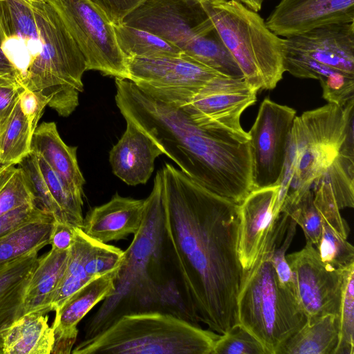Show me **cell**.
Instances as JSON below:
<instances>
[{
    "mask_svg": "<svg viewBox=\"0 0 354 354\" xmlns=\"http://www.w3.org/2000/svg\"><path fill=\"white\" fill-rule=\"evenodd\" d=\"M161 170L164 226L187 302L198 322L223 334L238 324L239 204L169 163Z\"/></svg>",
    "mask_w": 354,
    "mask_h": 354,
    "instance_id": "6da1fadb",
    "label": "cell"
},
{
    "mask_svg": "<svg viewBox=\"0 0 354 354\" xmlns=\"http://www.w3.org/2000/svg\"><path fill=\"white\" fill-rule=\"evenodd\" d=\"M115 102L125 120L148 135L185 174L209 191L239 204L254 189L249 139L198 126L127 79L115 78Z\"/></svg>",
    "mask_w": 354,
    "mask_h": 354,
    "instance_id": "7a4b0ae2",
    "label": "cell"
},
{
    "mask_svg": "<svg viewBox=\"0 0 354 354\" xmlns=\"http://www.w3.org/2000/svg\"><path fill=\"white\" fill-rule=\"evenodd\" d=\"M1 47L27 89L63 117L79 104L86 62L49 1L0 0Z\"/></svg>",
    "mask_w": 354,
    "mask_h": 354,
    "instance_id": "3957f363",
    "label": "cell"
},
{
    "mask_svg": "<svg viewBox=\"0 0 354 354\" xmlns=\"http://www.w3.org/2000/svg\"><path fill=\"white\" fill-rule=\"evenodd\" d=\"M114 292L87 321L84 339L101 333L120 317L149 311L198 323L187 302L164 226L163 178L159 170L145 199L138 231L124 251Z\"/></svg>",
    "mask_w": 354,
    "mask_h": 354,
    "instance_id": "277c9868",
    "label": "cell"
},
{
    "mask_svg": "<svg viewBox=\"0 0 354 354\" xmlns=\"http://www.w3.org/2000/svg\"><path fill=\"white\" fill-rule=\"evenodd\" d=\"M289 217L280 214L266 237L252 265L243 270L237 295L238 324L253 335L268 354L279 351L306 323L294 290L279 280L271 254Z\"/></svg>",
    "mask_w": 354,
    "mask_h": 354,
    "instance_id": "5b68a950",
    "label": "cell"
},
{
    "mask_svg": "<svg viewBox=\"0 0 354 354\" xmlns=\"http://www.w3.org/2000/svg\"><path fill=\"white\" fill-rule=\"evenodd\" d=\"M354 100L327 104L295 116L290 131L275 210L298 200L339 155L353 132Z\"/></svg>",
    "mask_w": 354,
    "mask_h": 354,
    "instance_id": "8992f818",
    "label": "cell"
},
{
    "mask_svg": "<svg viewBox=\"0 0 354 354\" xmlns=\"http://www.w3.org/2000/svg\"><path fill=\"white\" fill-rule=\"evenodd\" d=\"M220 336L170 313L125 315L95 336L84 339L73 354H212Z\"/></svg>",
    "mask_w": 354,
    "mask_h": 354,
    "instance_id": "52a82bcc",
    "label": "cell"
},
{
    "mask_svg": "<svg viewBox=\"0 0 354 354\" xmlns=\"http://www.w3.org/2000/svg\"><path fill=\"white\" fill-rule=\"evenodd\" d=\"M246 82L256 91L272 89L285 73L284 39L258 14L236 0H201Z\"/></svg>",
    "mask_w": 354,
    "mask_h": 354,
    "instance_id": "ba28073f",
    "label": "cell"
},
{
    "mask_svg": "<svg viewBox=\"0 0 354 354\" xmlns=\"http://www.w3.org/2000/svg\"><path fill=\"white\" fill-rule=\"evenodd\" d=\"M57 8L83 55L87 71L128 80L125 58L114 25L89 0H49Z\"/></svg>",
    "mask_w": 354,
    "mask_h": 354,
    "instance_id": "9c48e42d",
    "label": "cell"
},
{
    "mask_svg": "<svg viewBox=\"0 0 354 354\" xmlns=\"http://www.w3.org/2000/svg\"><path fill=\"white\" fill-rule=\"evenodd\" d=\"M125 62L129 80L155 99L179 108L220 74L183 54L154 58L126 57Z\"/></svg>",
    "mask_w": 354,
    "mask_h": 354,
    "instance_id": "30bf717a",
    "label": "cell"
},
{
    "mask_svg": "<svg viewBox=\"0 0 354 354\" xmlns=\"http://www.w3.org/2000/svg\"><path fill=\"white\" fill-rule=\"evenodd\" d=\"M295 116V109L268 98L261 104L248 133L254 189L279 185Z\"/></svg>",
    "mask_w": 354,
    "mask_h": 354,
    "instance_id": "8fae6325",
    "label": "cell"
},
{
    "mask_svg": "<svg viewBox=\"0 0 354 354\" xmlns=\"http://www.w3.org/2000/svg\"><path fill=\"white\" fill-rule=\"evenodd\" d=\"M296 295L307 323L332 314L339 317L348 269H333L321 260L313 245L307 243L299 251L286 254Z\"/></svg>",
    "mask_w": 354,
    "mask_h": 354,
    "instance_id": "7c38bea8",
    "label": "cell"
},
{
    "mask_svg": "<svg viewBox=\"0 0 354 354\" xmlns=\"http://www.w3.org/2000/svg\"><path fill=\"white\" fill-rule=\"evenodd\" d=\"M257 92L244 79L218 74L180 108L202 128L250 139L240 119L242 113L257 101Z\"/></svg>",
    "mask_w": 354,
    "mask_h": 354,
    "instance_id": "4fadbf2b",
    "label": "cell"
},
{
    "mask_svg": "<svg viewBox=\"0 0 354 354\" xmlns=\"http://www.w3.org/2000/svg\"><path fill=\"white\" fill-rule=\"evenodd\" d=\"M120 24L149 32L182 52L214 27L201 0H145Z\"/></svg>",
    "mask_w": 354,
    "mask_h": 354,
    "instance_id": "5bb4252c",
    "label": "cell"
},
{
    "mask_svg": "<svg viewBox=\"0 0 354 354\" xmlns=\"http://www.w3.org/2000/svg\"><path fill=\"white\" fill-rule=\"evenodd\" d=\"M284 50L354 75V22L325 24L284 38Z\"/></svg>",
    "mask_w": 354,
    "mask_h": 354,
    "instance_id": "9a60e30c",
    "label": "cell"
},
{
    "mask_svg": "<svg viewBox=\"0 0 354 354\" xmlns=\"http://www.w3.org/2000/svg\"><path fill=\"white\" fill-rule=\"evenodd\" d=\"M354 22V0H281L266 20L275 35L288 38L334 23Z\"/></svg>",
    "mask_w": 354,
    "mask_h": 354,
    "instance_id": "2e32d148",
    "label": "cell"
},
{
    "mask_svg": "<svg viewBox=\"0 0 354 354\" xmlns=\"http://www.w3.org/2000/svg\"><path fill=\"white\" fill-rule=\"evenodd\" d=\"M279 187L278 185L253 189L239 204L238 253L243 270L255 261L279 216L275 212Z\"/></svg>",
    "mask_w": 354,
    "mask_h": 354,
    "instance_id": "e0dca14e",
    "label": "cell"
},
{
    "mask_svg": "<svg viewBox=\"0 0 354 354\" xmlns=\"http://www.w3.org/2000/svg\"><path fill=\"white\" fill-rule=\"evenodd\" d=\"M118 270L88 281L55 313L51 326L55 337L52 353H71L78 334L77 324L95 305L114 292Z\"/></svg>",
    "mask_w": 354,
    "mask_h": 354,
    "instance_id": "ac0fdd59",
    "label": "cell"
},
{
    "mask_svg": "<svg viewBox=\"0 0 354 354\" xmlns=\"http://www.w3.org/2000/svg\"><path fill=\"white\" fill-rule=\"evenodd\" d=\"M144 209L145 199L123 197L116 193L109 202L87 212L81 229L101 243L122 240L138 231Z\"/></svg>",
    "mask_w": 354,
    "mask_h": 354,
    "instance_id": "d6986e66",
    "label": "cell"
},
{
    "mask_svg": "<svg viewBox=\"0 0 354 354\" xmlns=\"http://www.w3.org/2000/svg\"><path fill=\"white\" fill-rule=\"evenodd\" d=\"M124 133L109 153L113 173L129 185L145 184L156 158L163 154L156 143L133 122L126 120Z\"/></svg>",
    "mask_w": 354,
    "mask_h": 354,
    "instance_id": "ffe728a7",
    "label": "cell"
},
{
    "mask_svg": "<svg viewBox=\"0 0 354 354\" xmlns=\"http://www.w3.org/2000/svg\"><path fill=\"white\" fill-rule=\"evenodd\" d=\"M77 149L64 143L54 122L41 123L32 133L31 151L41 156L73 192L83 196L85 180L78 165Z\"/></svg>",
    "mask_w": 354,
    "mask_h": 354,
    "instance_id": "44dd1931",
    "label": "cell"
},
{
    "mask_svg": "<svg viewBox=\"0 0 354 354\" xmlns=\"http://www.w3.org/2000/svg\"><path fill=\"white\" fill-rule=\"evenodd\" d=\"M69 250L58 251L51 248L37 258L26 288L23 315L30 313L47 314L51 311V301L65 272Z\"/></svg>",
    "mask_w": 354,
    "mask_h": 354,
    "instance_id": "7402d4cb",
    "label": "cell"
},
{
    "mask_svg": "<svg viewBox=\"0 0 354 354\" xmlns=\"http://www.w3.org/2000/svg\"><path fill=\"white\" fill-rule=\"evenodd\" d=\"M37 258L38 252L34 251L0 268V354L3 331L23 315L26 288Z\"/></svg>",
    "mask_w": 354,
    "mask_h": 354,
    "instance_id": "603a6c76",
    "label": "cell"
},
{
    "mask_svg": "<svg viewBox=\"0 0 354 354\" xmlns=\"http://www.w3.org/2000/svg\"><path fill=\"white\" fill-rule=\"evenodd\" d=\"M285 72L299 78L318 80L323 97L328 103L341 106L354 97V75L335 70L304 55L284 50Z\"/></svg>",
    "mask_w": 354,
    "mask_h": 354,
    "instance_id": "cb8c5ba5",
    "label": "cell"
},
{
    "mask_svg": "<svg viewBox=\"0 0 354 354\" xmlns=\"http://www.w3.org/2000/svg\"><path fill=\"white\" fill-rule=\"evenodd\" d=\"M46 314L21 315L2 334L3 354H50L54 346L53 328Z\"/></svg>",
    "mask_w": 354,
    "mask_h": 354,
    "instance_id": "d4e9b609",
    "label": "cell"
},
{
    "mask_svg": "<svg viewBox=\"0 0 354 354\" xmlns=\"http://www.w3.org/2000/svg\"><path fill=\"white\" fill-rule=\"evenodd\" d=\"M54 221L52 215L44 212L0 237V268L49 245Z\"/></svg>",
    "mask_w": 354,
    "mask_h": 354,
    "instance_id": "484cf974",
    "label": "cell"
},
{
    "mask_svg": "<svg viewBox=\"0 0 354 354\" xmlns=\"http://www.w3.org/2000/svg\"><path fill=\"white\" fill-rule=\"evenodd\" d=\"M339 340V317L328 314L306 323L278 354H334Z\"/></svg>",
    "mask_w": 354,
    "mask_h": 354,
    "instance_id": "4316f807",
    "label": "cell"
},
{
    "mask_svg": "<svg viewBox=\"0 0 354 354\" xmlns=\"http://www.w3.org/2000/svg\"><path fill=\"white\" fill-rule=\"evenodd\" d=\"M95 241L81 228H75V241L69 250L65 272L53 297L51 311L57 312L76 292L93 279L88 277L84 266Z\"/></svg>",
    "mask_w": 354,
    "mask_h": 354,
    "instance_id": "83f0119b",
    "label": "cell"
},
{
    "mask_svg": "<svg viewBox=\"0 0 354 354\" xmlns=\"http://www.w3.org/2000/svg\"><path fill=\"white\" fill-rule=\"evenodd\" d=\"M183 54L220 74L244 79L239 66L214 26L192 41L183 50Z\"/></svg>",
    "mask_w": 354,
    "mask_h": 354,
    "instance_id": "f1b7e54d",
    "label": "cell"
},
{
    "mask_svg": "<svg viewBox=\"0 0 354 354\" xmlns=\"http://www.w3.org/2000/svg\"><path fill=\"white\" fill-rule=\"evenodd\" d=\"M114 30L124 58H154L183 55L177 46L144 30L118 24L114 25Z\"/></svg>",
    "mask_w": 354,
    "mask_h": 354,
    "instance_id": "f546056e",
    "label": "cell"
},
{
    "mask_svg": "<svg viewBox=\"0 0 354 354\" xmlns=\"http://www.w3.org/2000/svg\"><path fill=\"white\" fill-rule=\"evenodd\" d=\"M33 131L19 105L0 128V166L17 165L31 151Z\"/></svg>",
    "mask_w": 354,
    "mask_h": 354,
    "instance_id": "4dcf8cb0",
    "label": "cell"
},
{
    "mask_svg": "<svg viewBox=\"0 0 354 354\" xmlns=\"http://www.w3.org/2000/svg\"><path fill=\"white\" fill-rule=\"evenodd\" d=\"M36 156L41 174L57 207L58 221L82 228L84 221L82 195L73 192L41 156Z\"/></svg>",
    "mask_w": 354,
    "mask_h": 354,
    "instance_id": "1f68e13d",
    "label": "cell"
},
{
    "mask_svg": "<svg viewBox=\"0 0 354 354\" xmlns=\"http://www.w3.org/2000/svg\"><path fill=\"white\" fill-rule=\"evenodd\" d=\"M316 246L321 260L328 267L345 270L354 266L353 246L323 219L322 234Z\"/></svg>",
    "mask_w": 354,
    "mask_h": 354,
    "instance_id": "d6a6232c",
    "label": "cell"
},
{
    "mask_svg": "<svg viewBox=\"0 0 354 354\" xmlns=\"http://www.w3.org/2000/svg\"><path fill=\"white\" fill-rule=\"evenodd\" d=\"M28 203L35 201L21 170L16 165L0 166V216Z\"/></svg>",
    "mask_w": 354,
    "mask_h": 354,
    "instance_id": "836d02e7",
    "label": "cell"
},
{
    "mask_svg": "<svg viewBox=\"0 0 354 354\" xmlns=\"http://www.w3.org/2000/svg\"><path fill=\"white\" fill-rule=\"evenodd\" d=\"M280 213L286 214L301 227L307 243L317 245L322 234V217L315 205L311 188L295 202L282 207Z\"/></svg>",
    "mask_w": 354,
    "mask_h": 354,
    "instance_id": "e575fe53",
    "label": "cell"
},
{
    "mask_svg": "<svg viewBox=\"0 0 354 354\" xmlns=\"http://www.w3.org/2000/svg\"><path fill=\"white\" fill-rule=\"evenodd\" d=\"M17 165L24 176L37 207L58 221L59 212L41 174L37 156L30 151Z\"/></svg>",
    "mask_w": 354,
    "mask_h": 354,
    "instance_id": "d590c367",
    "label": "cell"
},
{
    "mask_svg": "<svg viewBox=\"0 0 354 354\" xmlns=\"http://www.w3.org/2000/svg\"><path fill=\"white\" fill-rule=\"evenodd\" d=\"M334 354H354V267L344 287L339 314V340Z\"/></svg>",
    "mask_w": 354,
    "mask_h": 354,
    "instance_id": "8d00e7d4",
    "label": "cell"
},
{
    "mask_svg": "<svg viewBox=\"0 0 354 354\" xmlns=\"http://www.w3.org/2000/svg\"><path fill=\"white\" fill-rule=\"evenodd\" d=\"M212 354H268L261 343L237 324L214 343Z\"/></svg>",
    "mask_w": 354,
    "mask_h": 354,
    "instance_id": "74e56055",
    "label": "cell"
},
{
    "mask_svg": "<svg viewBox=\"0 0 354 354\" xmlns=\"http://www.w3.org/2000/svg\"><path fill=\"white\" fill-rule=\"evenodd\" d=\"M124 259L121 249L95 241L85 263L88 277L96 278L107 272L118 270Z\"/></svg>",
    "mask_w": 354,
    "mask_h": 354,
    "instance_id": "f35d334b",
    "label": "cell"
},
{
    "mask_svg": "<svg viewBox=\"0 0 354 354\" xmlns=\"http://www.w3.org/2000/svg\"><path fill=\"white\" fill-rule=\"evenodd\" d=\"M26 88L15 73H0V128L6 122Z\"/></svg>",
    "mask_w": 354,
    "mask_h": 354,
    "instance_id": "ab89813d",
    "label": "cell"
},
{
    "mask_svg": "<svg viewBox=\"0 0 354 354\" xmlns=\"http://www.w3.org/2000/svg\"><path fill=\"white\" fill-rule=\"evenodd\" d=\"M44 212H46L39 209L35 203H28L1 215L0 216V237Z\"/></svg>",
    "mask_w": 354,
    "mask_h": 354,
    "instance_id": "60d3db41",
    "label": "cell"
},
{
    "mask_svg": "<svg viewBox=\"0 0 354 354\" xmlns=\"http://www.w3.org/2000/svg\"><path fill=\"white\" fill-rule=\"evenodd\" d=\"M48 104V99L39 92L26 88L21 93L19 105L33 132L37 127L38 122L46 106Z\"/></svg>",
    "mask_w": 354,
    "mask_h": 354,
    "instance_id": "b9f144b4",
    "label": "cell"
},
{
    "mask_svg": "<svg viewBox=\"0 0 354 354\" xmlns=\"http://www.w3.org/2000/svg\"><path fill=\"white\" fill-rule=\"evenodd\" d=\"M100 9L114 25L123 19L145 0H89Z\"/></svg>",
    "mask_w": 354,
    "mask_h": 354,
    "instance_id": "7bdbcfd3",
    "label": "cell"
},
{
    "mask_svg": "<svg viewBox=\"0 0 354 354\" xmlns=\"http://www.w3.org/2000/svg\"><path fill=\"white\" fill-rule=\"evenodd\" d=\"M71 224L55 221L49 237L51 248L58 251L69 250L75 239V228Z\"/></svg>",
    "mask_w": 354,
    "mask_h": 354,
    "instance_id": "ee69618b",
    "label": "cell"
},
{
    "mask_svg": "<svg viewBox=\"0 0 354 354\" xmlns=\"http://www.w3.org/2000/svg\"><path fill=\"white\" fill-rule=\"evenodd\" d=\"M12 73L17 74L19 76L18 73L16 71L15 68L3 52L2 48L1 47L0 39V73Z\"/></svg>",
    "mask_w": 354,
    "mask_h": 354,
    "instance_id": "f6af8a7d",
    "label": "cell"
},
{
    "mask_svg": "<svg viewBox=\"0 0 354 354\" xmlns=\"http://www.w3.org/2000/svg\"><path fill=\"white\" fill-rule=\"evenodd\" d=\"M244 6L250 8V10L258 12L261 10L263 3L264 0H236Z\"/></svg>",
    "mask_w": 354,
    "mask_h": 354,
    "instance_id": "bcb514c9",
    "label": "cell"
},
{
    "mask_svg": "<svg viewBox=\"0 0 354 354\" xmlns=\"http://www.w3.org/2000/svg\"><path fill=\"white\" fill-rule=\"evenodd\" d=\"M28 2H44L47 0H26Z\"/></svg>",
    "mask_w": 354,
    "mask_h": 354,
    "instance_id": "7dc6e473",
    "label": "cell"
}]
</instances>
